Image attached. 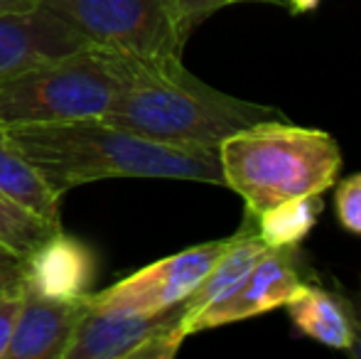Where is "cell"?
<instances>
[{"label":"cell","instance_id":"2","mask_svg":"<svg viewBox=\"0 0 361 359\" xmlns=\"http://www.w3.org/2000/svg\"><path fill=\"white\" fill-rule=\"evenodd\" d=\"M283 118L271 106L224 94L192 72L182 57H126V79L101 121L167 143L219 145L258 121Z\"/></svg>","mask_w":361,"mask_h":359},{"label":"cell","instance_id":"3","mask_svg":"<svg viewBox=\"0 0 361 359\" xmlns=\"http://www.w3.org/2000/svg\"><path fill=\"white\" fill-rule=\"evenodd\" d=\"M224 187L258 217L283 202L322 195L337 182L342 148L332 133L283 118L258 121L219 143Z\"/></svg>","mask_w":361,"mask_h":359},{"label":"cell","instance_id":"18","mask_svg":"<svg viewBox=\"0 0 361 359\" xmlns=\"http://www.w3.org/2000/svg\"><path fill=\"white\" fill-rule=\"evenodd\" d=\"M236 3H268V5H278V8H288V0H170L177 25H180V30L187 37L209 15H214L216 10L226 8V5H236Z\"/></svg>","mask_w":361,"mask_h":359},{"label":"cell","instance_id":"14","mask_svg":"<svg viewBox=\"0 0 361 359\" xmlns=\"http://www.w3.org/2000/svg\"><path fill=\"white\" fill-rule=\"evenodd\" d=\"M0 192L39 214L42 219L59 224V200L62 197L13 148L3 126H0Z\"/></svg>","mask_w":361,"mask_h":359},{"label":"cell","instance_id":"5","mask_svg":"<svg viewBox=\"0 0 361 359\" xmlns=\"http://www.w3.org/2000/svg\"><path fill=\"white\" fill-rule=\"evenodd\" d=\"M86 44L140 59L182 57L187 35L170 0H39Z\"/></svg>","mask_w":361,"mask_h":359},{"label":"cell","instance_id":"11","mask_svg":"<svg viewBox=\"0 0 361 359\" xmlns=\"http://www.w3.org/2000/svg\"><path fill=\"white\" fill-rule=\"evenodd\" d=\"M25 283L49 298H81L94 276V256L62 229L23 259Z\"/></svg>","mask_w":361,"mask_h":359},{"label":"cell","instance_id":"23","mask_svg":"<svg viewBox=\"0 0 361 359\" xmlns=\"http://www.w3.org/2000/svg\"><path fill=\"white\" fill-rule=\"evenodd\" d=\"M0 259H18V256H13L10 251H5L3 246H0Z\"/></svg>","mask_w":361,"mask_h":359},{"label":"cell","instance_id":"6","mask_svg":"<svg viewBox=\"0 0 361 359\" xmlns=\"http://www.w3.org/2000/svg\"><path fill=\"white\" fill-rule=\"evenodd\" d=\"M180 303L162 312L99 310L86 303L64 359H170L185 342Z\"/></svg>","mask_w":361,"mask_h":359},{"label":"cell","instance_id":"20","mask_svg":"<svg viewBox=\"0 0 361 359\" xmlns=\"http://www.w3.org/2000/svg\"><path fill=\"white\" fill-rule=\"evenodd\" d=\"M349 308V320H352V342H349L347 352L352 357L361 359V298L347 296Z\"/></svg>","mask_w":361,"mask_h":359},{"label":"cell","instance_id":"8","mask_svg":"<svg viewBox=\"0 0 361 359\" xmlns=\"http://www.w3.org/2000/svg\"><path fill=\"white\" fill-rule=\"evenodd\" d=\"M305 283H307V278H305V261L300 254V246H278V249L268 246L266 254L246 273V278L231 293H226L221 300L212 303L209 308L197 312L182 327V332H185V337H190L195 332L271 312L286 305Z\"/></svg>","mask_w":361,"mask_h":359},{"label":"cell","instance_id":"9","mask_svg":"<svg viewBox=\"0 0 361 359\" xmlns=\"http://www.w3.org/2000/svg\"><path fill=\"white\" fill-rule=\"evenodd\" d=\"M86 298H49L25 283L3 359H64Z\"/></svg>","mask_w":361,"mask_h":359},{"label":"cell","instance_id":"16","mask_svg":"<svg viewBox=\"0 0 361 359\" xmlns=\"http://www.w3.org/2000/svg\"><path fill=\"white\" fill-rule=\"evenodd\" d=\"M59 229L62 224L42 219L39 214L0 192V246L13 256L27 259Z\"/></svg>","mask_w":361,"mask_h":359},{"label":"cell","instance_id":"22","mask_svg":"<svg viewBox=\"0 0 361 359\" xmlns=\"http://www.w3.org/2000/svg\"><path fill=\"white\" fill-rule=\"evenodd\" d=\"M317 5L319 0H288L290 13H307V10H314Z\"/></svg>","mask_w":361,"mask_h":359},{"label":"cell","instance_id":"12","mask_svg":"<svg viewBox=\"0 0 361 359\" xmlns=\"http://www.w3.org/2000/svg\"><path fill=\"white\" fill-rule=\"evenodd\" d=\"M266 249H268V244L256 231V219L248 214L246 224L233 236H228L226 249L221 251V256H219L216 264L209 269V273H207L200 286L180 303V310H182L180 332L197 312H202L204 308H209L212 303L221 300L226 293H231L233 288L246 278V273L256 266V261L266 254ZM182 337H185V332H182Z\"/></svg>","mask_w":361,"mask_h":359},{"label":"cell","instance_id":"21","mask_svg":"<svg viewBox=\"0 0 361 359\" xmlns=\"http://www.w3.org/2000/svg\"><path fill=\"white\" fill-rule=\"evenodd\" d=\"M39 0H0V15L3 13H25L37 8Z\"/></svg>","mask_w":361,"mask_h":359},{"label":"cell","instance_id":"13","mask_svg":"<svg viewBox=\"0 0 361 359\" xmlns=\"http://www.w3.org/2000/svg\"><path fill=\"white\" fill-rule=\"evenodd\" d=\"M293 325L305 337L319 345L347 352L352 342V320H349L347 296L329 293L312 283L300 286V291L286 303Z\"/></svg>","mask_w":361,"mask_h":359},{"label":"cell","instance_id":"19","mask_svg":"<svg viewBox=\"0 0 361 359\" xmlns=\"http://www.w3.org/2000/svg\"><path fill=\"white\" fill-rule=\"evenodd\" d=\"M334 212L342 229L361 236V173L342 180L334 192Z\"/></svg>","mask_w":361,"mask_h":359},{"label":"cell","instance_id":"7","mask_svg":"<svg viewBox=\"0 0 361 359\" xmlns=\"http://www.w3.org/2000/svg\"><path fill=\"white\" fill-rule=\"evenodd\" d=\"M228 239L207 241L192 246L180 254L165 256L145 269L121 278L118 283L109 286L101 293H86V303L99 310H121L152 315L182 303L202 278L209 273L221 251L226 249Z\"/></svg>","mask_w":361,"mask_h":359},{"label":"cell","instance_id":"4","mask_svg":"<svg viewBox=\"0 0 361 359\" xmlns=\"http://www.w3.org/2000/svg\"><path fill=\"white\" fill-rule=\"evenodd\" d=\"M126 79V54L81 47L30 64L0 82V126L101 118Z\"/></svg>","mask_w":361,"mask_h":359},{"label":"cell","instance_id":"1","mask_svg":"<svg viewBox=\"0 0 361 359\" xmlns=\"http://www.w3.org/2000/svg\"><path fill=\"white\" fill-rule=\"evenodd\" d=\"M13 148L59 197L89 182L157 178L224 185L219 145L167 143L101 118L5 128Z\"/></svg>","mask_w":361,"mask_h":359},{"label":"cell","instance_id":"17","mask_svg":"<svg viewBox=\"0 0 361 359\" xmlns=\"http://www.w3.org/2000/svg\"><path fill=\"white\" fill-rule=\"evenodd\" d=\"M25 266L23 259H0V359L13 335L15 317L23 303Z\"/></svg>","mask_w":361,"mask_h":359},{"label":"cell","instance_id":"10","mask_svg":"<svg viewBox=\"0 0 361 359\" xmlns=\"http://www.w3.org/2000/svg\"><path fill=\"white\" fill-rule=\"evenodd\" d=\"M89 47L69 25L42 5L0 15V82L30 64Z\"/></svg>","mask_w":361,"mask_h":359},{"label":"cell","instance_id":"15","mask_svg":"<svg viewBox=\"0 0 361 359\" xmlns=\"http://www.w3.org/2000/svg\"><path fill=\"white\" fill-rule=\"evenodd\" d=\"M322 212V195L298 197L261 212L256 219V231L268 246H300V241L314 229Z\"/></svg>","mask_w":361,"mask_h":359}]
</instances>
